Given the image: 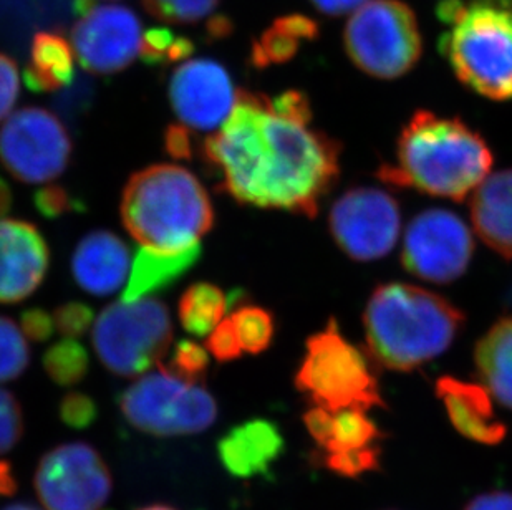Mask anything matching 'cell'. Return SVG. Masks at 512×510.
<instances>
[{"label": "cell", "mask_w": 512, "mask_h": 510, "mask_svg": "<svg viewBox=\"0 0 512 510\" xmlns=\"http://www.w3.org/2000/svg\"><path fill=\"white\" fill-rule=\"evenodd\" d=\"M120 409L133 428L158 438L203 433L218 419L206 388L179 380L161 365L121 393Z\"/></svg>", "instance_id": "cell-9"}, {"label": "cell", "mask_w": 512, "mask_h": 510, "mask_svg": "<svg viewBox=\"0 0 512 510\" xmlns=\"http://www.w3.org/2000/svg\"><path fill=\"white\" fill-rule=\"evenodd\" d=\"M55 328L63 338L83 337L95 323V313L85 302H68L60 305L54 312Z\"/></svg>", "instance_id": "cell-35"}, {"label": "cell", "mask_w": 512, "mask_h": 510, "mask_svg": "<svg viewBox=\"0 0 512 510\" xmlns=\"http://www.w3.org/2000/svg\"><path fill=\"white\" fill-rule=\"evenodd\" d=\"M148 14L168 24H196L213 14L219 0H141Z\"/></svg>", "instance_id": "cell-31"}, {"label": "cell", "mask_w": 512, "mask_h": 510, "mask_svg": "<svg viewBox=\"0 0 512 510\" xmlns=\"http://www.w3.org/2000/svg\"><path fill=\"white\" fill-rule=\"evenodd\" d=\"M92 342L97 357L115 375H145L170 352V310L155 299L115 302L93 323Z\"/></svg>", "instance_id": "cell-8"}, {"label": "cell", "mask_w": 512, "mask_h": 510, "mask_svg": "<svg viewBox=\"0 0 512 510\" xmlns=\"http://www.w3.org/2000/svg\"><path fill=\"white\" fill-rule=\"evenodd\" d=\"M12 207V189L5 179L0 178V219L7 216Z\"/></svg>", "instance_id": "cell-48"}, {"label": "cell", "mask_w": 512, "mask_h": 510, "mask_svg": "<svg viewBox=\"0 0 512 510\" xmlns=\"http://www.w3.org/2000/svg\"><path fill=\"white\" fill-rule=\"evenodd\" d=\"M201 255L203 247L199 244L181 251H158L151 247H141L131 265L130 277L121 300L136 302L160 294L193 269Z\"/></svg>", "instance_id": "cell-21"}, {"label": "cell", "mask_w": 512, "mask_h": 510, "mask_svg": "<svg viewBox=\"0 0 512 510\" xmlns=\"http://www.w3.org/2000/svg\"><path fill=\"white\" fill-rule=\"evenodd\" d=\"M464 320L456 305L431 290L378 285L363 313L368 355L388 370H416L453 345Z\"/></svg>", "instance_id": "cell-3"}, {"label": "cell", "mask_w": 512, "mask_h": 510, "mask_svg": "<svg viewBox=\"0 0 512 510\" xmlns=\"http://www.w3.org/2000/svg\"><path fill=\"white\" fill-rule=\"evenodd\" d=\"M473 234L448 209H426L413 217L403 237L401 264L406 272L433 284H451L473 259Z\"/></svg>", "instance_id": "cell-12"}, {"label": "cell", "mask_w": 512, "mask_h": 510, "mask_svg": "<svg viewBox=\"0 0 512 510\" xmlns=\"http://www.w3.org/2000/svg\"><path fill=\"white\" fill-rule=\"evenodd\" d=\"M165 150L171 158L188 161L193 158V143L188 126L170 125L165 131Z\"/></svg>", "instance_id": "cell-43"}, {"label": "cell", "mask_w": 512, "mask_h": 510, "mask_svg": "<svg viewBox=\"0 0 512 510\" xmlns=\"http://www.w3.org/2000/svg\"><path fill=\"white\" fill-rule=\"evenodd\" d=\"M206 348L219 363H228L241 358L244 352L231 317L224 318L223 322L214 328L213 333L206 340Z\"/></svg>", "instance_id": "cell-38"}, {"label": "cell", "mask_w": 512, "mask_h": 510, "mask_svg": "<svg viewBox=\"0 0 512 510\" xmlns=\"http://www.w3.org/2000/svg\"><path fill=\"white\" fill-rule=\"evenodd\" d=\"M138 510H178L171 506H165V504H153V506L141 507Z\"/></svg>", "instance_id": "cell-51"}, {"label": "cell", "mask_w": 512, "mask_h": 510, "mask_svg": "<svg viewBox=\"0 0 512 510\" xmlns=\"http://www.w3.org/2000/svg\"><path fill=\"white\" fill-rule=\"evenodd\" d=\"M315 9L322 14L330 17H340V15L355 12L358 7H362L367 0H310Z\"/></svg>", "instance_id": "cell-45"}, {"label": "cell", "mask_w": 512, "mask_h": 510, "mask_svg": "<svg viewBox=\"0 0 512 510\" xmlns=\"http://www.w3.org/2000/svg\"><path fill=\"white\" fill-rule=\"evenodd\" d=\"M194 53V42L184 35L174 34L166 27L146 30L141 39L140 57L148 65H168L184 62Z\"/></svg>", "instance_id": "cell-29"}, {"label": "cell", "mask_w": 512, "mask_h": 510, "mask_svg": "<svg viewBox=\"0 0 512 510\" xmlns=\"http://www.w3.org/2000/svg\"><path fill=\"white\" fill-rule=\"evenodd\" d=\"M228 312V295L218 285L198 282L179 299L178 317L181 327L193 337H209L223 322Z\"/></svg>", "instance_id": "cell-25"}, {"label": "cell", "mask_w": 512, "mask_h": 510, "mask_svg": "<svg viewBox=\"0 0 512 510\" xmlns=\"http://www.w3.org/2000/svg\"><path fill=\"white\" fill-rule=\"evenodd\" d=\"M120 214L135 241L158 251L196 246L214 226L208 191L191 171L176 164H155L131 174Z\"/></svg>", "instance_id": "cell-4"}, {"label": "cell", "mask_w": 512, "mask_h": 510, "mask_svg": "<svg viewBox=\"0 0 512 510\" xmlns=\"http://www.w3.org/2000/svg\"><path fill=\"white\" fill-rule=\"evenodd\" d=\"M367 411L362 409H342L334 411L332 438L325 448V454L347 453L355 449L367 448L382 439V431Z\"/></svg>", "instance_id": "cell-26"}, {"label": "cell", "mask_w": 512, "mask_h": 510, "mask_svg": "<svg viewBox=\"0 0 512 510\" xmlns=\"http://www.w3.org/2000/svg\"><path fill=\"white\" fill-rule=\"evenodd\" d=\"M143 27L140 17L125 5H92L72 29V47L87 72H123L140 55Z\"/></svg>", "instance_id": "cell-14"}, {"label": "cell", "mask_w": 512, "mask_h": 510, "mask_svg": "<svg viewBox=\"0 0 512 510\" xmlns=\"http://www.w3.org/2000/svg\"><path fill=\"white\" fill-rule=\"evenodd\" d=\"M93 2H95V0H77L78 15L83 14L85 10L90 9L92 5H95Z\"/></svg>", "instance_id": "cell-50"}, {"label": "cell", "mask_w": 512, "mask_h": 510, "mask_svg": "<svg viewBox=\"0 0 512 510\" xmlns=\"http://www.w3.org/2000/svg\"><path fill=\"white\" fill-rule=\"evenodd\" d=\"M75 77V52L72 44L57 32L42 30L32 39L30 60L25 67V85L32 92H57L68 87Z\"/></svg>", "instance_id": "cell-22"}, {"label": "cell", "mask_w": 512, "mask_h": 510, "mask_svg": "<svg viewBox=\"0 0 512 510\" xmlns=\"http://www.w3.org/2000/svg\"><path fill=\"white\" fill-rule=\"evenodd\" d=\"M493 163L488 143L464 121L420 110L398 136L397 163L383 164L378 178L395 188L463 201L488 178Z\"/></svg>", "instance_id": "cell-2"}, {"label": "cell", "mask_w": 512, "mask_h": 510, "mask_svg": "<svg viewBox=\"0 0 512 510\" xmlns=\"http://www.w3.org/2000/svg\"><path fill=\"white\" fill-rule=\"evenodd\" d=\"M30 365V348L22 328L0 315V383L15 380Z\"/></svg>", "instance_id": "cell-30"}, {"label": "cell", "mask_w": 512, "mask_h": 510, "mask_svg": "<svg viewBox=\"0 0 512 510\" xmlns=\"http://www.w3.org/2000/svg\"><path fill=\"white\" fill-rule=\"evenodd\" d=\"M343 45L353 65L378 80L403 77L420 62V25L403 0H368L348 19Z\"/></svg>", "instance_id": "cell-7"}, {"label": "cell", "mask_w": 512, "mask_h": 510, "mask_svg": "<svg viewBox=\"0 0 512 510\" xmlns=\"http://www.w3.org/2000/svg\"><path fill=\"white\" fill-rule=\"evenodd\" d=\"M319 37V24L307 15L290 14L277 17L251 45V65L266 70L272 65L289 62L304 42Z\"/></svg>", "instance_id": "cell-24"}, {"label": "cell", "mask_w": 512, "mask_h": 510, "mask_svg": "<svg viewBox=\"0 0 512 510\" xmlns=\"http://www.w3.org/2000/svg\"><path fill=\"white\" fill-rule=\"evenodd\" d=\"M20 92L17 63L5 53H0V121L7 120Z\"/></svg>", "instance_id": "cell-40"}, {"label": "cell", "mask_w": 512, "mask_h": 510, "mask_svg": "<svg viewBox=\"0 0 512 510\" xmlns=\"http://www.w3.org/2000/svg\"><path fill=\"white\" fill-rule=\"evenodd\" d=\"M236 102L231 75L214 60H186L171 75V108L181 125L191 130L218 131Z\"/></svg>", "instance_id": "cell-15"}, {"label": "cell", "mask_w": 512, "mask_h": 510, "mask_svg": "<svg viewBox=\"0 0 512 510\" xmlns=\"http://www.w3.org/2000/svg\"><path fill=\"white\" fill-rule=\"evenodd\" d=\"M72 140L52 111L27 106L0 128V163L22 183L44 184L67 169Z\"/></svg>", "instance_id": "cell-10"}, {"label": "cell", "mask_w": 512, "mask_h": 510, "mask_svg": "<svg viewBox=\"0 0 512 510\" xmlns=\"http://www.w3.org/2000/svg\"><path fill=\"white\" fill-rule=\"evenodd\" d=\"M34 487L45 510H103L113 477L102 454L90 444H58L40 459Z\"/></svg>", "instance_id": "cell-11"}, {"label": "cell", "mask_w": 512, "mask_h": 510, "mask_svg": "<svg viewBox=\"0 0 512 510\" xmlns=\"http://www.w3.org/2000/svg\"><path fill=\"white\" fill-rule=\"evenodd\" d=\"M469 211L479 239L512 259V169L489 174L474 191Z\"/></svg>", "instance_id": "cell-20"}, {"label": "cell", "mask_w": 512, "mask_h": 510, "mask_svg": "<svg viewBox=\"0 0 512 510\" xmlns=\"http://www.w3.org/2000/svg\"><path fill=\"white\" fill-rule=\"evenodd\" d=\"M474 365L484 388L512 409V315L494 323L476 343Z\"/></svg>", "instance_id": "cell-23"}, {"label": "cell", "mask_w": 512, "mask_h": 510, "mask_svg": "<svg viewBox=\"0 0 512 510\" xmlns=\"http://www.w3.org/2000/svg\"><path fill=\"white\" fill-rule=\"evenodd\" d=\"M304 424L310 436L320 448H327L334 429V411L314 406L304 414Z\"/></svg>", "instance_id": "cell-42"}, {"label": "cell", "mask_w": 512, "mask_h": 510, "mask_svg": "<svg viewBox=\"0 0 512 510\" xmlns=\"http://www.w3.org/2000/svg\"><path fill=\"white\" fill-rule=\"evenodd\" d=\"M2 510H40L39 507L32 506L29 502H15L12 506H7Z\"/></svg>", "instance_id": "cell-49"}, {"label": "cell", "mask_w": 512, "mask_h": 510, "mask_svg": "<svg viewBox=\"0 0 512 510\" xmlns=\"http://www.w3.org/2000/svg\"><path fill=\"white\" fill-rule=\"evenodd\" d=\"M269 105L276 115L282 116L285 120L297 121L304 125H310L312 121L309 97L299 90H287L276 98H269Z\"/></svg>", "instance_id": "cell-39"}, {"label": "cell", "mask_w": 512, "mask_h": 510, "mask_svg": "<svg viewBox=\"0 0 512 510\" xmlns=\"http://www.w3.org/2000/svg\"><path fill=\"white\" fill-rule=\"evenodd\" d=\"M20 328H22L25 338H29L35 343L47 342L57 330L54 315L44 308L37 307L27 308L25 312H22Z\"/></svg>", "instance_id": "cell-41"}, {"label": "cell", "mask_w": 512, "mask_h": 510, "mask_svg": "<svg viewBox=\"0 0 512 510\" xmlns=\"http://www.w3.org/2000/svg\"><path fill=\"white\" fill-rule=\"evenodd\" d=\"M440 52L481 97L512 100V0H459Z\"/></svg>", "instance_id": "cell-5"}, {"label": "cell", "mask_w": 512, "mask_h": 510, "mask_svg": "<svg viewBox=\"0 0 512 510\" xmlns=\"http://www.w3.org/2000/svg\"><path fill=\"white\" fill-rule=\"evenodd\" d=\"M44 368L50 380L60 386H75L87 376L90 357L83 345L63 338L44 353Z\"/></svg>", "instance_id": "cell-27"}, {"label": "cell", "mask_w": 512, "mask_h": 510, "mask_svg": "<svg viewBox=\"0 0 512 510\" xmlns=\"http://www.w3.org/2000/svg\"><path fill=\"white\" fill-rule=\"evenodd\" d=\"M17 491V482H15L12 467L9 462L0 461V496H10Z\"/></svg>", "instance_id": "cell-47"}, {"label": "cell", "mask_w": 512, "mask_h": 510, "mask_svg": "<svg viewBox=\"0 0 512 510\" xmlns=\"http://www.w3.org/2000/svg\"><path fill=\"white\" fill-rule=\"evenodd\" d=\"M295 386L315 406L329 411L385 406L370 357L343 337L334 318L307 340Z\"/></svg>", "instance_id": "cell-6"}, {"label": "cell", "mask_w": 512, "mask_h": 510, "mask_svg": "<svg viewBox=\"0 0 512 510\" xmlns=\"http://www.w3.org/2000/svg\"><path fill=\"white\" fill-rule=\"evenodd\" d=\"M49 265V246L34 224L0 219V304H15L34 294Z\"/></svg>", "instance_id": "cell-16"}, {"label": "cell", "mask_w": 512, "mask_h": 510, "mask_svg": "<svg viewBox=\"0 0 512 510\" xmlns=\"http://www.w3.org/2000/svg\"><path fill=\"white\" fill-rule=\"evenodd\" d=\"M58 414L68 428L87 429L97 421L98 406L92 396L80 393V391H72L63 396Z\"/></svg>", "instance_id": "cell-36"}, {"label": "cell", "mask_w": 512, "mask_h": 510, "mask_svg": "<svg viewBox=\"0 0 512 510\" xmlns=\"http://www.w3.org/2000/svg\"><path fill=\"white\" fill-rule=\"evenodd\" d=\"M436 395L453 428L464 438L486 446H496L506 439L508 426L496 418L493 400L484 386L443 376L436 383Z\"/></svg>", "instance_id": "cell-18"}, {"label": "cell", "mask_w": 512, "mask_h": 510, "mask_svg": "<svg viewBox=\"0 0 512 510\" xmlns=\"http://www.w3.org/2000/svg\"><path fill=\"white\" fill-rule=\"evenodd\" d=\"M231 32L232 24L228 17L218 15V17H213V19L208 22V34L211 39H224V37H228Z\"/></svg>", "instance_id": "cell-46"}, {"label": "cell", "mask_w": 512, "mask_h": 510, "mask_svg": "<svg viewBox=\"0 0 512 510\" xmlns=\"http://www.w3.org/2000/svg\"><path fill=\"white\" fill-rule=\"evenodd\" d=\"M24 436V414L10 391L0 388V456L19 444Z\"/></svg>", "instance_id": "cell-34"}, {"label": "cell", "mask_w": 512, "mask_h": 510, "mask_svg": "<svg viewBox=\"0 0 512 510\" xmlns=\"http://www.w3.org/2000/svg\"><path fill=\"white\" fill-rule=\"evenodd\" d=\"M209 361L208 350L191 340H181L171 350L168 365H160L171 375L178 376L179 380L199 385V381H203L208 373Z\"/></svg>", "instance_id": "cell-32"}, {"label": "cell", "mask_w": 512, "mask_h": 510, "mask_svg": "<svg viewBox=\"0 0 512 510\" xmlns=\"http://www.w3.org/2000/svg\"><path fill=\"white\" fill-rule=\"evenodd\" d=\"M285 443L281 429L271 419H249L224 434L218 443L219 461L231 476H262L281 458Z\"/></svg>", "instance_id": "cell-19"}, {"label": "cell", "mask_w": 512, "mask_h": 510, "mask_svg": "<svg viewBox=\"0 0 512 510\" xmlns=\"http://www.w3.org/2000/svg\"><path fill=\"white\" fill-rule=\"evenodd\" d=\"M382 449L380 446L347 451V453L325 454V467L330 471L348 479L360 477L365 472L378 471L382 466Z\"/></svg>", "instance_id": "cell-33"}, {"label": "cell", "mask_w": 512, "mask_h": 510, "mask_svg": "<svg viewBox=\"0 0 512 510\" xmlns=\"http://www.w3.org/2000/svg\"><path fill=\"white\" fill-rule=\"evenodd\" d=\"M339 141L285 120L262 93L237 90L228 120L204 141L206 163L237 203L314 217L340 174Z\"/></svg>", "instance_id": "cell-1"}, {"label": "cell", "mask_w": 512, "mask_h": 510, "mask_svg": "<svg viewBox=\"0 0 512 510\" xmlns=\"http://www.w3.org/2000/svg\"><path fill=\"white\" fill-rule=\"evenodd\" d=\"M242 352L259 355L271 347L276 333V323L272 313L257 305H242L231 315Z\"/></svg>", "instance_id": "cell-28"}, {"label": "cell", "mask_w": 512, "mask_h": 510, "mask_svg": "<svg viewBox=\"0 0 512 510\" xmlns=\"http://www.w3.org/2000/svg\"><path fill=\"white\" fill-rule=\"evenodd\" d=\"M130 249L110 231H93L78 242L72 255V274L88 294L112 295L128 282Z\"/></svg>", "instance_id": "cell-17"}, {"label": "cell", "mask_w": 512, "mask_h": 510, "mask_svg": "<svg viewBox=\"0 0 512 510\" xmlns=\"http://www.w3.org/2000/svg\"><path fill=\"white\" fill-rule=\"evenodd\" d=\"M34 204L35 209L45 219H57V217L65 216L68 212L82 211L83 209L82 201H78V198L68 193L67 189L57 186V184L35 191Z\"/></svg>", "instance_id": "cell-37"}, {"label": "cell", "mask_w": 512, "mask_h": 510, "mask_svg": "<svg viewBox=\"0 0 512 510\" xmlns=\"http://www.w3.org/2000/svg\"><path fill=\"white\" fill-rule=\"evenodd\" d=\"M464 510H512V494L509 492H488L474 497Z\"/></svg>", "instance_id": "cell-44"}, {"label": "cell", "mask_w": 512, "mask_h": 510, "mask_svg": "<svg viewBox=\"0 0 512 510\" xmlns=\"http://www.w3.org/2000/svg\"><path fill=\"white\" fill-rule=\"evenodd\" d=\"M329 226L337 246L350 259H382L397 246L400 206L392 194L382 189H348L330 209Z\"/></svg>", "instance_id": "cell-13"}]
</instances>
